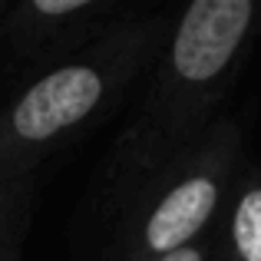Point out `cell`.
I'll list each match as a JSON object with an SVG mask.
<instances>
[{"instance_id":"obj_2","label":"cell","mask_w":261,"mask_h":261,"mask_svg":"<svg viewBox=\"0 0 261 261\" xmlns=\"http://www.w3.org/2000/svg\"><path fill=\"white\" fill-rule=\"evenodd\" d=\"M102 96V76L93 66H63L46 73L20 96L10 113V126L20 139L43 142L63 129L76 126Z\"/></svg>"},{"instance_id":"obj_1","label":"cell","mask_w":261,"mask_h":261,"mask_svg":"<svg viewBox=\"0 0 261 261\" xmlns=\"http://www.w3.org/2000/svg\"><path fill=\"white\" fill-rule=\"evenodd\" d=\"M255 17L251 0H195L172 43V66L182 80L205 83L231 63Z\"/></svg>"},{"instance_id":"obj_4","label":"cell","mask_w":261,"mask_h":261,"mask_svg":"<svg viewBox=\"0 0 261 261\" xmlns=\"http://www.w3.org/2000/svg\"><path fill=\"white\" fill-rule=\"evenodd\" d=\"M235 248L242 261H261V189H248L235 208Z\"/></svg>"},{"instance_id":"obj_3","label":"cell","mask_w":261,"mask_h":261,"mask_svg":"<svg viewBox=\"0 0 261 261\" xmlns=\"http://www.w3.org/2000/svg\"><path fill=\"white\" fill-rule=\"evenodd\" d=\"M218 202V185L208 175H192L178 182L159 205L146 225V245L159 255L178 251L189 245V238L208 222Z\"/></svg>"},{"instance_id":"obj_6","label":"cell","mask_w":261,"mask_h":261,"mask_svg":"<svg viewBox=\"0 0 261 261\" xmlns=\"http://www.w3.org/2000/svg\"><path fill=\"white\" fill-rule=\"evenodd\" d=\"M159 261H205V258H202V251H195V248H189V245H185V248H178V251L162 255Z\"/></svg>"},{"instance_id":"obj_5","label":"cell","mask_w":261,"mask_h":261,"mask_svg":"<svg viewBox=\"0 0 261 261\" xmlns=\"http://www.w3.org/2000/svg\"><path fill=\"white\" fill-rule=\"evenodd\" d=\"M89 0H33V10L43 17H63V13H76L86 10Z\"/></svg>"}]
</instances>
